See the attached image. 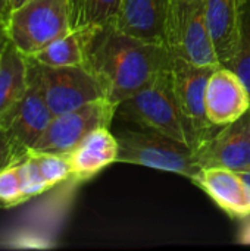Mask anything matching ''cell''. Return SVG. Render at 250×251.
Masks as SVG:
<instances>
[{"label": "cell", "instance_id": "e0dca14e", "mask_svg": "<svg viewBox=\"0 0 250 251\" xmlns=\"http://www.w3.org/2000/svg\"><path fill=\"white\" fill-rule=\"evenodd\" d=\"M29 59L46 66H84V43L80 29H71L68 34L49 43Z\"/></svg>", "mask_w": 250, "mask_h": 251}, {"label": "cell", "instance_id": "8fae6325", "mask_svg": "<svg viewBox=\"0 0 250 251\" xmlns=\"http://www.w3.org/2000/svg\"><path fill=\"white\" fill-rule=\"evenodd\" d=\"M206 116L215 126H225L250 109V93L231 68L218 66L209 76L205 96Z\"/></svg>", "mask_w": 250, "mask_h": 251}, {"label": "cell", "instance_id": "6da1fadb", "mask_svg": "<svg viewBox=\"0 0 250 251\" xmlns=\"http://www.w3.org/2000/svg\"><path fill=\"white\" fill-rule=\"evenodd\" d=\"M80 31L84 66L97 78L106 99L118 106L171 68L174 56L165 44L127 35L113 25Z\"/></svg>", "mask_w": 250, "mask_h": 251}, {"label": "cell", "instance_id": "cb8c5ba5", "mask_svg": "<svg viewBox=\"0 0 250 251\" xmlns=\"http://www.w3.org/2000/svg\"><path fill=\"white\" fill-rule=\"evenodd\" d=\"M12 7H10V0H0V21L1 22H7L9 16H10Z\"/></svg>", "mask_w": 250, "mask_h": 251}, {"label": "cell", "instance_id": "ac0fdd59", "mask_svg": "<svg viewBox=\"0 0 250 251\" xmlns=\"http://www.w3.org/2000/svg\"><path fill=\"white\" fill-rule=\"evenodd\" d=\"M122 0H69L72 29L113 25Z\"/></svg>", "mask_w": 250, "mask_h": 251}, {"label": "cell", "instance_id": "5bb4252c", "mask_svg": "<svg viewBox=\"0 0 250 251\" xmlns=\"http://www.w3.org/2000/svg\"><path fill=\"white\" fill-rule=\"evenodd\" d=\"M66 157L71 165V181H88L100 171L116 162L118 140L109 128H97L90 132L71 153H68Z\"/></svg>", "mask_w": 250, "mask_h": 251}, {"label": "cell", "instance_id": "7a4b0ae2", "mask_svg": "<svg viewBox=\"0 0 250 251\" xmlns=\"http://www.w3.org/2000/svg\"><path fill=\"white\" fill-rule=\"evenodd\" d=\"M116 116L141 129L164 134L194 150L203 144V140L178 104L171 68L161 72L143 90L119 103Z\"/></svg>", "mask_w": 250, "mask_h": 251}, {"label": "cell", "instance_id": "44dd1931", "mask_svg": "<svg viewBox=\"0 0 250 251\" xmlns=\"http://www.w3.org/2000/svg\"><path fill=\"white\" fill-rule=\"evenodd\" d=\"M27 200L19 162L0 171V209H10L24 204Z\"/></svg>", "mask_w": 250, "mask_h": 251}, {"label": "cell", "instance_id": "7c38bea8", "mask_svg": "<svg viewBox=\"0 0 250 251\" xmlns=\"http://www.w3.org/2000/svg\"><path fill=\"white\" fill-rule=\"evenodd\" d=\"M231 219L250 216V190L240 172L227 168H202L192 179Z\"/></svg>", "mask_w": 250, "mask_h": 251}, {"label": "cell", "instance_id": "9c48e42d", "mask_svg": "<svg viewBox=\"0 0 250 251\" xmlns=\"http://www.w3.org/2000/svg\"><path fill=\"white\" fill-rule=\"evenodd\" d=\"M200 168L250 171V109L237 121L221 126L196 150Z\"/></svg>", "mask_w": 250, "mask_h": 251}, {"label": "cell", "instance_id": "d6986e66", "mask_svg": "<svg viewBox=\"0 0 250 251\" xmlns=\"http://www.w3.org/2000/svg\"><path fill=\"white\" fill-rule=\"evenodd\" d=\"M231 69L243 79L250 93V0H240L239 41Z\"/></svg>", "mask_w": 250, "mask_h": 251}, {"label": "cell", "instance_id": "ba28073f", "mask_svg": "<svg viewBox=\"0 0 250 251\" xmlns=\"http://www.w3.org/2000/svg\"><path fill=\"white\" fill-rule=\"evenodd\" d=\"M214 69L215 68L211 66L193 65L175 56L171 63L172 87L178 104L203 140V143L208 141L221 128L209 122L205 107L206 87Z\"/></svg>", "mask_w": 250, "mask_h": 251}, {"label": "cell", "instance_id": "5b68a950", "mask_svg": "<svg viewBox=\"0 0 250 251\" xmlns=\"http://www.w3.org/2000/svg\"><path fill=\"white\" fill-rule=\"evenodd\" d=\"M165 46L172 56L193 65L221 66L206 24L205 0H171Z\"/></svg>", "mask_w": 250, "mask_h": 251}, {"label": "cell", "instance_id": "2e32d148", "mask_svg": "<svg viewBox=\"0 0 250 251\" xmlns=\"http://www.w3.org/2000/svg\"><path fill=\"white\" fill-rule=\"evenodd\" d=\"M28 85V57L9 43L0 56V122L4 113L27 93Z\"/></svg>", "mask_w": 250, "mask_h": 251}, {"label": "cell", "instance_id": "52a82bcc", "mask_svg": "<svg viewBox=\"0 0 250 251\" xmlns=\"http://www.w3.org/2000/svg\"><path fill=\"white\" fill-rule=\"evenodd\" d=\"M116 109L118 104L102 97L74 110L56 115L32 150L68 154L94 129L102 126L111 128Z\"/></svg>", "mask_w": 250, "mask_h": 251}, {"label": "cell", "instance_id": "d4e9b609", "mask_svg": "<svg viewBox=\"0 0 250 251\" xmlns=\"http://www.w3.org/2000/svg\"><path fill=\"white\" fill-rule=\"evenodd\" d=\"M10 43L9 35H7V28L6 24L0 21V54L3 53V50L7 47V44Z\"/></svg>", "mask_w": 250, "mask_h": 251}, {"label": "cell", "instance_id": "4316f807", "mask_svg": "<svg viewBox=\"0 0 250 251\" xmlns=\"http://www.w3.org/2000/svg\"><path fill=\"white\" fill-rule=\"evenodd\" d=\"M240 175H242V178L245 179L246 185L249 187V190H250V171H246V172H240Z\"/></svg>", "mask_w": 250, "mask_h": 251}, {"label": "cell", "instance_id": "83f0119b", "mask_svg": "<svg viewBox=\"0 0 250 251\" xmlns=\"http://www.w3.org/2000/svg\"><path fill=\"white\" fill-rule=\"evenodd\" d=\"M0 56H1V54H0Z\"/></svg>", "mask_w": 250, "mask_h": 251}, {"label": "cell", "instance_id": "484cf974", "mask_svg": "<svg viewBox=\"0 0 250 251\" xmlns=\"http://www.w3.org/2000/svg\"><path fill=\"white\" fill-rule=\"evenodd\" d=\"M25 1H28V0H10V7H12V10L16 9V7H19V6L24 4Z\"/></svg>", "mask_w": 250, "mask_h": 251}, {"label": "cell", "instance_id": "4fadbf2b", "mask_svg": "<svg viewBox=\"0 0 250 251\" xmlns=\"http://www.w3.org/2000/svg\"><path fill=\"white\" fill-rule=\"evenodd\" d=\"M171 0H122L113 26L131 37L165 44Z\"/></svg>", "mask_w": 250, "mask_h": 251}, {"label": "cell", "instance_id": "ffe728a7", "mask_svg": "<svg viewBox=\"0 0 250 251\" xmlns=\"http://www.w3.org/2000/svg\"><path fill=\"white\" fill-rule=\"evenodd\" d=\"M32 157L35 159L44 179L47 184L55 188L56 185L71 181V165L66 154H56V153H46V151H34L29 150Z\"/></svg>", "mask_w": 250, "mask_h": 251}, {"label": "cell", "instance_id": "8992f818", "mask_svg": "<svg viewBox=\"0 0 250 251\" xmlns=\"http://www.w3.org/2000/svg\"><path fill=\"white\" fill-rule=\"evenodd\" d=\"M28 69L53 116L106 97L100 82L85 66H46L28 57Z\"/></svg>", "mask_w": 250, "mask_h": 251}, {"label": "cell", "instance_id": "7402d4cb", "mask_svg": "<svg viewBox=\"0 0 250 251\" xmlns=\"http://www.w3.org/2000/svg\"><path fill=\"white\" fill-rule=\"evenodd\" d=\"M19 169H21V175H22L24 193H25L27 200H31L32 197L52 190V187L44 179V176L31 153H28L19 162Z\"/></svg>", "mask_w": 250, "mask_h": 251}, {"label": "cell", "instance_id": "277c9868", "mask_svg": "<svg viewBox=\"0 0 250 251\" xmlns=\"http://www.w3.org/2000/svg\"><path fill=\"white\" fill-rule=\"evenodd\" d=\"M6 28L10 43L31 57L72 29L69 0H28L10 12Z\"/></svg>", "mask_w": 250, "mask_h": 251}, {"label": "cell", "instance_id": "9a60e30c", "mask_svg": "<svg viewBox=\"0 0 250 251\" xmlns=\"http://www.w3.org/2000/svg\"><path fill=\"white\" fill-rule=\"evenodd\" d=\"M208 29L221 66L231 68L240 21V0H205Z\"/></svg>", "mask_w": 250, "mask_h": 251}, {"label": "cell", "instance_id": "3957f363", "mask_svg": "<svg viewBox=\"0 0 250 251\" xmlns=\"http://www.w3.org/2000/svg\"><path fill=\"white\" fill-rule=\"evenodd\" d=\"M115 137L118 140L116 162L172 172L189 179L202 169L194 149L164 134L149 129H124Z\"/></svg>", "mask_w": 250, "mask_h": 251}, {"label": "cell", "instance_id": "603a6c76", "mask_svg": "<svg viewBox=\"0 0 250 251\" xmlns=\"http://www.w3.org/2000/svg\"><path fill=\"white\" fill-rule=\"evenodd\" d=\"M29 151L21 147L9 132L0 126V171L21 162Z\"/></svg>", "mask_w": 250, "mask_h": 251}, {"label": "cell", "instance_id": "30bf717a", "mask_svg": "<svg viewBox=\"0 0 250 251\" xmlns=\"http://www.w3.org/2000/svg\"><path fill=\"white\" fill-rule=\"evenodd\" d=\"M28 78L29 85L27 93L4 113L0 126L4 128L21 147L29 151L46 132L53 119V113L46 103L38 82L29 74V69Z\"/></svg>", "mask_w": 250, "mask_h": 251}]
</instances>
